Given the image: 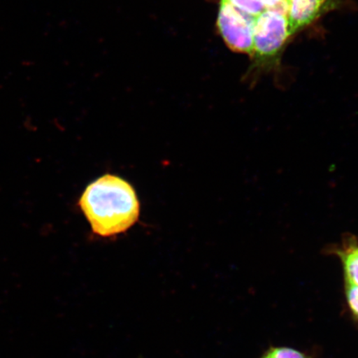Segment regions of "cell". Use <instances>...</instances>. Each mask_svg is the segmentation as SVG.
Returning <instances> with one entry per match:
<instances>
[{
  "label": "cell",
  "mask_w": 358,
  "mask_h": 358,
  "mask_svg": "<svg viewBox=\"0 0 358 358\" xmlns=\"http://www.w3.org/2000/svg\"><path fill=\"white\" fill-rule=\"evenodd\" d=\"M336 253L341 258L344 272H345L346 285L358 287V245L357 240L347 238L343 241L341 248L336 250Z\"/></svg>",
  "instance_id": "cell-5"
},
{
  "label": "cell",
  "mask_w": 358,
  "mask_h": 358,
  "mask_svg": "<svg viewBox=\"0 0 358 358\" xmlns=\"http://www.w3.org/2000/svg\"><path fill=\"white\" fill-rule=\"evenodd\" d=\"M256 17L220 1L217 28L227 47L232 51L253 55V33Z\"/></svg>",
  "instance_id": "cell-3"
},
{
  "label": "cell",
  "mask_w": 358,
  "mask_h": 358,
  "mask_svg": "<svg viewBox=\"0 0 358 358\" xmlns=\"http://www.w3.org/2000/svg\"><path fill=\"white\" fill-rule=\"evenodd\" d=\"M289 37L288 15L279 11L264 10L255 20L252 56L262 60L275 57Z\"/></svg>",
  "instance_id": "cell-2"
},
{
  "label": "cell",
  "mask_w": 358,
  "mask_h": 358,
  "mask_svg": "<svg viewBox=\"0 0 358 358\" xmlns=\"http://www.w3.org/2000/svg\"><path fill=\"white\" fill-rule=\"evenodd\" d=\"M263 358H307L302 352L288 348H276L268 351Z\"/></svg>",
  "instance_id": "cell-7"
},
{
  "label": "cell",
  "mask_w": 358,
  "mask_h": 358,
  "mask_svg": "<svg viewBox=\"0 0 358 358\" xmlns=\"http://www.w3.org/2000/svg\"><path fill=\"white\" fill-rule=\"evenodd\" d=\"M332 6L333 0H289V36L313 24Z\"/></svg>",
  "instance_id": "cell-4"
},
{
  "label": "cell",
  "mask_w": 358,
  "mask_h": 358,
  "mask_svg": "<svg viewBox=\"0 0 358 358\" xmlns=\"http://www.w3.org/2000/svg\"><path fill=\"white\" fill-rule=\"evenodd\" d=\"M346 295L349 306L358 319V287L346 285Z\"/></svg>",
  "instance_id": "cell-8"
},
{
  "label": "cell",
  "mask_w": 358,
  "mask_h": 358,
  "mask_svg": "<svg viewBox=\"0 0 358 358\" xmlns=\"http://www.w3.org/2000/svg\"><path fill=\"white\" fill-rule=\"evenodd\" d=\"M243 11L248 15L257 17L265 10L261 0H220Z\"/></svg>",
  "instance_id": "cell-6"
},
{
  "label": "cell",
  "mask_w": 358,
  "mask_h": 358,
  "mask_svg": "<svg viewBox=\"0 0 358 358\" xmlns=\"http://www.w3.org/2000/svg\"><path fill=\"white\" fill-rule=\"evenodd\" d=\"M80 206L94 234L103 237L127 231L140 215V203L132 186L110 174L98 178L87 187Z\"/></svg>",
  "instance_id": "cell-1"
}]
</instances>
